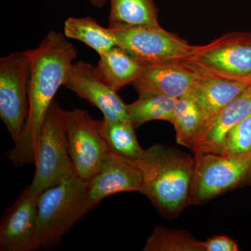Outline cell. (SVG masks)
Listing matches in <instances>:
<instances>
[{"label": "cell", "instance_id": "obj_2", "mask_svg": "<svg viewBox=\"0 0 251 251\" xmlns=\"http://www.w3.org/2000/svg\"><path fill=\"white\" fill-rule=\"evenodd\" d=\"M141 193L163 217L176 219L190 204L196 158L177 149L156 145L145 150L139 160Z\"/></svg>", "mask_w": 251, "mask_h": 251}, {"label": "cell", "instance_id": "obj_15", "mask_svg": "<svg viewBox=\"0 0 251 251\" xmlns=\"http://www.w3.org/2000/svg\"><path fill=\"white\" fill-rule=\"evenodd\" d=\"M251 86V80H232L208 73L191 93L204 114V128Z\"/></svg>", "mask_w": 251, "mask_h": 251}, {"label": "cell", "instance_id": "obj_22", "mask_svg": "<svg viewBox=\"0 0 251 251\" xmlns=\"http://www.w3.org/2000/svg\"><path fill=\"white\" fill-rule=\"evenodd\" d=\"M143 251H205L204 242L181 229L155 227L147 239Z\"/></svg>", "mask_w": 251, "mask_h": 251}, {"label": "cell", "instance_id": "obj_9", "mask_svg": "<svg viewBox=\"0 0 251 251\" xmlns=\"http://www.w3.org/2000/svg\"><path fill=\"white\" fill-rule=\"evenodd\" d=\"M191 59L216 76L251 80V32H229L206 45L197 46Z\"/></svg>", "mask_w": 251, "mask_h": 251}, {"label": "cell", "instance_id": "obj_7", "mask_svg": "<svg viewBox=\"0 0 251 251\" xmlns=\"http://www.w3.org/2000/svg\"><path fill=\"white\" fill-rule=\"evenodd\" d=\"M30 65L25 52L0 59V117L13 141L22 133L29 112Z\"/></svg>", "mask_w": 251, "mask_h": 251}, {"label": "cell", "instance_id": "obj_8", "mask_svg": "<svg viewBox=\"0 0 251 251\" xmlns=\"http://www.w3.org/2000/svg\"><path fill=\"white\" fill-rule=\"evenodd\" d=\"M64 115L74 171L82 179L89 180L110 151L102 132L101 122L80 109L65 110Z\"/></svg>", "mask_w": 251, "mask_h": 251}, {"label": "cell", "instance_id": "obj_13", "mask_svg": "<svg viewBox=\"0 0 251 251\" xmlns=\"http://www.w3.org/2000/svg\"><path fill=\"white\" fill-rule=\"evenodd\" d=\"M143 182V173L138 161L110 151L98 171L87 180L89 210L111 195L125 192L141 193Z\"/></svg>", "mask_w": 251, "mask_h": 251}, {"label": "cell", "instance_id": "obj_12", "mask_svg": "<svg viewBox=\"0 0 251 251\" xmlns=\"http://www.w3.org/2000/svg\"><path fill=\"white\" fill-rule=\"evenodd\" d=\"M30 185L1 218L0 251H31L39 249L37 242L38 200Z\"/></svg>", "mask_w": 251, "mask_h": 251}, {"label": "cell", "instance_id": "obj_6", "mask_svg": "<svg viewBox=\"0 0 251 251\" xmlns=\"http://www.w3.org/2000/svg\"><path fill=\"white\" fill-rule=\"evenodd\" d=\"M110 29L117 46L143 64L191 59L197 49L161 26Z\"/></svg>", "mask_w": 251, "mask_h": 251}, {"label": "cell", "instance_id": "obj_14", "mask_svg": "<svg viewBox=\"0 0 251 251\" xmlns=\"http://www.w3.org/2000/svg\"><path fill=\"white\" fill-rule=\"evenodd\" d=\"M251 113V86L231 102L209 124L191 150L196 153L225 154L229 131Z\"/></svg>", "mask_w": 251, "mask_h": 251}, {"label": "cell", "instance_id": "obj_21", "mask_svg": "<svg viewBox=\"0 0 251 251\" xmlns=\"http://www.w3.org/2000/svg\"><path fill=\"white\" fill-rule=\"evenodd\" d=\"M102 132L110 151L133 161H139L145 150L140 147L130 121H112L103 119Z\"/></svg>", "mask_w": 251, "mask_h": 251}, {"label": "cell", "instance_id": "obj_23", "mask_svg": "<svg viewBox=\"0 0 251 251\" xmlns=\"http://www.w3.org/2000/svg\"><path fill=\"white\" fill-rule=\"evenodd\" d=\"M251 152V113L229 131L225 154Z\"/></svg>", "mask_w": 251, "mask_h": 251}, {"label": "cell", "instance_id": "obj_19", "mask_svg": "<svg viewBox=\"0 0 251 251\" xmlns=\"http://www.w3.org/2000/svg\"><path fill=\"white\" fill-rule=\"evenodd\" d=\"M64 34L69 39L83 43L99 56L117 46L110 28L103 27L90 16L68 18L64 24Z\"/></svg>", "mask_w": 251, "mask_h": 251}, {"label": "cell", "instance_id": "obj_1", "mask_svg": "<svg viewBox=\"0 0 251 251\" xmlns=\"http://www.w3.org/2000/svg\"><path fill=\"white\" fill-rule=\"evenodd\" d=\"M25 52L30 65L29 112L22 133L7 153L15 167L35 163L46 115L77 56L74 44L54 30L49 31L35 49Z\"/></svg>", "mask_w": 251, "mask_h": 251}, {"label": "cell", "instance_id": "obj_17", "mask_svg": "<svg viewBox=\"0 0 251 251\" xmlns=\"http://www.w3.org/2000/svg\"><path fill=\"white\" fill-rule=\"evenodd\" d=\"M108 27H160L158 10L154 0H109Z\"/></svg>", "mask_w": 251, "mask_h": 251}, {"label": "cell", "instance_id": "obj_24", "mask_svg": "<svg viewBox=\"0 0 251 251\" xmlns=\"http://www.w3.org/2000/svg\"><path fill=\"white\" fill-rule=\"evenodd\" d=\"M205 251H237V243L226 236H214L204 242Z\"/></svg>", "mask_w": 251, "mask_h": 251}, {"label": "cell", "instance_id": "obj_16", "mask_svg": "<svg viewBox=\"0 0 251 251\" xmlns=\"http://www.w3.org/2000/svg\"><path fill=\"white\" fill-rule=\"evenodd\" d=\"M99 57L96 67L97 70L117 92L125 86L132 85L143 69V64L120 46H115Z\"/></svg>", "mask_w": 251, "mask_h": 251}, {"label": "cell", "instance_id": "obj_5", "mask_svg": "<svg viewBox=\"0 0 251 251\" xmlns=\"http://www.w3.org/2000/svg\"><path fill=\"white\" fill-rule=\"evenodd\" d=\"M65 110L54 100L41 129L35 173L31 188L41 195L74 169L68 143Z\"/></svg>", "mask_w": 251, "mask_h": 251}, {"label": "cell", "instance_id": "obj_20", "mask_svg": "<svg viewBox=\"0 0 251 251\" xmlns=\"http://www.w3.org/2000/svg\"><path fill=\"white\" fill-rule=\"evenodd\" d=\"M176 99L160 94H143L138 100L126 105L128 120L135 128L153 120L171 122Z\"/></svg>", "mask_w": 251, "mask_h": 251}, {"label": "cell", "instance_id": "obj_10", "mask_svg": "<svg viewBox=\"0 0 251 251\" xmlns=\"http://www.w3.org/2000/svg\"><path fill=\"white\" fill-rule=\"evenodd\" d=\"M207 74L192 59L145 64L131 85L139 95L160 94L177 99L191 94Z\"/></svg>", "mask_w": 251, "mask_h": 251}, {"label": "cell", "instance_id": "obj_3", "mask_svg": "<svg viewBox=\"0 0 251 251\" xmlns=\"http://www.w3.org/2000/svg\"><path fill=\"white\" fill-rule=\"evenodd\" d=\"M89 210L87 180L74 169L53 186L41 193L38 200L37 242L39 247L59 241Z\"/></svg>", "mask_w": 251, "mask_h": 251}, {"label": "cell", "instance_id": "obj_4", "mask_svg": "<svg viewBox=\"0 0 251 251\" xmlns=\"http://www.w3.org/2000/svg\"><path fill=\"white\" fill-rule=\"evenodd\" d=\"M190 204L201 205L237 188L251 186V152L196 153Z\"/></svg>", "mask_w": 251, "mask_h": 251}, {"label": "cell", "instance_id": "obj_11", "mask_svg": "<svg viewBox=\"0 0 251 251\" xmlns=\"http://www.w3.org/2000/svg\"><path fill=\"white\" fill-rule=\"evenodd\" d=\"M81 99L101 111L103 119L112 121H129L126 104L103 80L97 67L90 63L74 62L64 85Z\"/></svg>", "mask_w": 251, "mask_h": 251}, {"label": "cell", "instance_id": "obj_18", "mask_svg": "<svg viewBox=\"0 0 251 251\" xmlns=\"http://www.w3.org/2000/svg\"><path fill=\"white\" fill-rule=\"evenodd\" d=\"M171 123L176 132V143L191 150L205 126L202 109L191 94L176 99Z\"/></svg>", "mask_w": 251, "mask_h": 251}]
</instances>
